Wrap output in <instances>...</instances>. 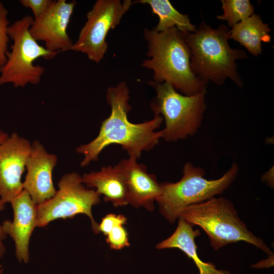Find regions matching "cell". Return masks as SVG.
<instances>
[{
	"mask_svg": "<svg viewBox=\"0 0 274 274\" xmlns=\"http://www.w3.org/2000/svg\"><path fill=\"white\" fill-rule=\"evenodd\" d=\"M129 93L125 82L107 89L106 99L111 107V114L102 121L94 140L76 148V152L83 155L81 167L97 161L101 152L111 145L121 146L129 157L138 159L143 152L149 151L158 144L162 131L156 130L163 122V118L154 114L152 119L142 123L130 122L127 117L131 109Z\"/></svg>",
	"mask_w": 274,
	"mask_h": 274,
	"instance_id": "6da1fadb",
	"label": "cell"
},
{
	"mask_svg": "<svg viewBox=\"0 0 274 274\" xmlns=\"http://www.w3.org/2000/svg\"><path fill=\"white\" fill-rule=\"evenodd\" d=\"M147 42V56L142 65L153 72L152 81L168 83L182 94L191 96L207 89L206 82L191 68V52L183 33L176 27L157 31L154 27L143 31Z\"/></svg>",
	"mask_w": 274,
	"mask_h": 274,
	"instance_id": "7a4b0ae2",
	"label": "cell"
},
{
	"mask_svg": "<svg viewBox=\"0 0 274 274\" xmlns=\"http://www.w3.org/2000/svg\"><path fill=\"white\" fill-rule=\"evenodd\" d=\"M229 31L224 24L214 29L202 21L195 32L182 33L191 52V68L197 77L218 85L229 78L242 87L236 60L245 59L247 55L242 49L230 47Z\"/></svg>",
	"mask_w": 274,
	"mask_h": 274,
	"instance_id": "3957f363",
	"label": "cell"
},
{
	"mask_svg": "<svg viewBox=\"0 0 274 274\" xmlns=\"http://www.w3.org/2000/svg\"><path fill=\"white\" fill-rule=\"evenodd\" d=\"M180 217L193 226L200 227L208 235L215 250L231 243L244 241L268 255L273 254L265 242L247 228L232 203L224 197H213L190 205L183 211Z\"/></svg>",
	"mask_w": 274,
	"mask_h": 274,
	"instance_id": "277c9868",
	"label": "cell"
},
{
	"mask_svg": "<svg viewBox=\"0 0 274 274\" xmlns=\"http://www.w3.org/2000/svg\"><path fill=\"white\" fill-rule=\"evenodd\" d=\"M238 172V165L234 163L221 177L208 180L204 178L203 168L186 162L180 181L160 183L161 192L156 200L159 212L170 223H175L188 206L224 192L235 180Z\"/></svg>",
	"mask_w": 274,
	"mask_h": 274,
	"instance_id": "5b68a950",
	"label": "cell"
},
{
	"mask_svg": "<svg viewBox=\"0 0 274 274\" xmlns=\"http://www.w3.org/2000/svg\"><path fill=\"white\" fill-rule=\"evenodd\" d=\"M155 91L151 102L154 114L159 115L165 122L162 139L167 142L184 140L195 134L200 126L206 109L207 89L191 96L178 92L169 83H147Z\"/></svg>",
	"mask_w": 274,
	"mask_h": 274,
	"instance_id": "8992f818",
	"label": "cell"
},
{
	"mask_svg": "<svg viewBox=\"0 0 274 274\" xmlns=\"http://www.w3.org/2000/svg\"><path fill=\"white\" fill-rule=\"evenodd\" d=\"M33 18L25 16L9 25L8 33L13 41L7 60L0 67V85L11 83L16 87L40 83L45 68L34 62L40 58L52 59L57 54L39 44L31 36L29 28Z\"/></svg>",
	"mask_w": 274,
	"mask_h": 274,
	"instance_id": "52a82bcc",
	"label": "cell"
},
{
	"mask_svg": "<svg viewBox=\"0 0 274 274\" xmlns=\"http://www.w3.org/2000/svg\"><path fill=\"white\" fill-rule=\"evenodd\" d=\"M57 186L58 189L52 198L37 205V227H44L53 220L72 219L82 214L89 218L93 232L99 233L92 208L100 203V195L94 189L87 188L76 172L64 174Z\"/></svg>",
	"mask_w": 274,
	"mask_h": 274,
	"instance_id": "ba28073f",
	"label": "cell"
},
{
	"mask_svg": "<svg viewBox=\"0 0 274 274\" xmlns=\"http://www.w3.org/2000/svg\"><path fill=\"white\" fill-rule=\"evenodd\" d=\"M132 4L131 0L96 1L86 14L87 20L71 50L84 53L90 60L99 63L108 50V33L120 24Z\"/></svg>",
	"mask_w": 274,
	"mask_h": 274,
	"instance_id": "9c48e42d",
	"label": "cell"
},
{
	"mask_svg": "<svg viewBox=\"0 0 274 274\" xmlns=\"http://www.w3.org/2000/svg\"><path fill=\"white\" fill-rule=\"evenodd\" d=\"M76 4L75 1H54L43 14L33 19L29 28L33 38L44 42L45 48L51 52L71 50L74 43L67 29Z\"/></svg>",
	"mask_w": 274,
	"mask_h": 274,
	"instance_id": "30bf717a",
	"label": "cell"
},
{
	"mask_svg": "<svg viewBox=\"0 0 274 274\" xmlns=\"http://www.w3.org/2000/svg\"><path fill=\"white\" fill-rule=\"evenodd\" d=\"M31 149L29 141L16 132L0 145V198L5 203L23 190L21 179Z\"/></svg>",
	"mask_w": 274,
	"mask_h": 274,
	"instance_id": "8fae6325",
	"label": "cell"
},
{
	"mask_svg": "<svg viewBox=\"0 0 274 274\" xmlns=\"http://www.w3.org/2000/svg\"><path fill=\"white\" fill-rule=\"evenodd\" d=\"M57 162L56 155L49 153L39 141H33L25 165L27 173L23 188L37 205L52 198L56 192L52 172Z\"/></svg>",
	"mask_w": 274,
	"mask_h": 274,
	"instance_id": "7c38bea8",
	"label": "cell"
},
{
	"mask_svg": "<svg viewBox=\"0 0 274 274\" xmlns=\"http://www.w3.org/2000/svg\"><path fill=\"white\" fill-rule=\"evenodd\" d=\"M10 203L13 210V220L4 221L2 227L4 233L11 236L15 242L18 260L27 263L29 259L30 238L37 227V204L24 189Z\"/></svg>",
	"mask_w": 274,
	"mask_h": 274,
	"instance_id": "4fadbf2b",
	"label": "cell"
},
{
	"mask_svg": "<svg viewBox=\"0 0 274 274\" xmlns=\"http://www.w3.org/2000/svg\"><path fill=\"white\" fill-rule=\"evenodd\" d=\"M137 160L129 157L117 164L125 178L128 204L135 208L143 207L152 211L154 202L161 192L160 183L155 175L148 173L146 165Z\"/></svg>",
	"mask_w": 274,
	"mask_h": 274,
	"instance_id": "5bb4252c",
	"label": "cell"
},
{
	"mask_svg": "<svg viewBox=\"0 0 274 274\" xmlns=\"http://www.w3.org/2000/svg\"><path fill=\"white\" fill-rule=\"evenodd\" d=\"M81 177L83 184L103 195L106 202H111L115 207L128 204L125 178L117 164L103 166L99 171L84 173Z\"/></svg>",
	"mask_w": 274,
	"mask_h": 274,
	"instance_id": "9a60e30c",
	"label": "cell"
},
{
	"mask_svg": "<svg viewBox=\"0 0 274 274\" xmlns=\"http://www.w3.org/2000/svg\"><path fill=\"white\" fill-rule=\"evenodd\" d=\"M178 224L175 232L169 237L156 245L157 249L177 248L192 259L199 269V274H231L225 270L216 269L212 263L204 262L197 256V246L195 238L200 235L198 229L193 230V226L179 217Z\"/></svg>",
	"mask_w": 274,
	"mask_h": 274,
	"instance_id": "2e32d148",
	"label": "cell"
},
{
	"mask_svg": "<svg viewBox=\"0 0 274 274\" xmlns=\"http://www.w3.org/2000/svg\"><path fill=\"white\" fill-rule=\"evenodd\" d=\"M270 31L268 24L264 23L259 15L254 13L233 26L229 31V38L238 42L257 57L262 53V42H270Z\"/></svg>",
	"mask_w": 274,
	"mask_h": 274,
	"instance_id": "e0dca14e",
	"label": "cell"
},
{
	"mask_svg": "<svg viewBox=\"0 0 274 274\" xmlns=\"http://www.w3.org/2000/svg\"><path fill=\"white\" fill-rule=\"evenodd\" d=\"M132 3L150 6L152 13L159 18L158 23L154 27L157 31L175 27L183 33L196 31V25L191 23L188 15L180 13L168 0H139Z\"/></svg>",
	"mask_w": 274,
	"mask_h": 274,
	"instance_id": "ac0fdd59",
	"label": "cell"
},
{
	"mask_svg": "<svg viewBox=\"0 0 274 274\" xmlns=\"http://www.w3.org/2000/svg\"><path fill=\"white\" fill-rule=\"evenodd\" d=\"M223 14L217 16L220 20H226L232 27L248 18L254 13V6L249 0H222Z\"/></svg>",
	"mask_w": 274,
	"mask_h": 274,
	"instance_id": "d6986e66",
	"label": "cell"
},
{
	"mask_svg": "<svg viewBox=\"0 0 274 274\" xmlns=\"http://www.w3.org/2000/svg\"><path fill=\"white\" fill-rule=\"evenodd\" d=\"M8 11L4 4L0 1V67L7 60V53L8 51L9 37L8 33L10 22L8 19Z\"/></svg>",
	"mask_w": 274,
	"mask_h": 274,
	"instance_id": "ffe728a7",
	"label": "cell"
},
{
	"mask_svg": "<svg viewBox=\"0 0 274 274\" xmlns=\"http://www.w3.org/2000/svg\"><path fill=\"white\" fill-rule=\"evenodd\" d=\"M106 236L107 242L112 249L120 250L130 246L128 233L123 225L115 226Z\"/></svg>",
	"mask_w": 274,
	"mask_h": 274,
	"instance_id": "44dd1931",
	"label": "cell"
},
{
	"mask_svg": "<svg viewBox=\"0 0 274 274\" xmlns=\"http://www.w3.org/2000/svg\"><path fill=\"white\" fill-rule=\"evenodd\" d=\"M127 218L121 214H108L102 218L98 226V232H102L107 235L110 230L115 226L126 224Z\"/></svg>",
	"mask_w": 274,
	"mask_h": 274,
	"instance_id": "7402d4cb",
	"label": "cell"
},
{
	"mask_svg": "<svg viewBox=\"0 0 274 274\" xmlns=\"http://www.w3.org/2000/svg\"><path fill=\"white\" fill-rule=\"evenodd\" d=\"M52 0H20L21 5L31 10L34 16L33 19H37L43 14L52 4Z\"/></svg>",
	"mask_w": 274,
	"mask_h": 274,
	"instance_id": "603a6c76",
	"label": "cell"
},
{
	"mask_svg": "<svg viewBox=\"0 0 274 274\" xmlns=\"http://www.w3.org/2000/svg\"><path fill=\"white\" fill-rule=\"evenodd\" d=\"M5 204L0 198V211L5 209ZM6 237L7 235L3 231L2 226L0 225V258L3 256L5 252V247L3 241Z\"/></svg>",
	"mask_w": 274,
	"mask_h": 274,
	"instance_id": "cb8c5ba5",
	"label": "cell"
},
{
	"mask_svg": "<svg viewBox=\"0 0 274 274\" xmlns=\"http://www.w3.org/2000/svg\"><path fill=\"white\" fill-rule=\"evenodd\" d=\"M263 181L266 182L267 184L271 187L273 186V169L270 168L267 172L262 177Z\"/></svg>",
	"mask_w": 274,
	"mask_h": 274,
	"instance_id": "d4e9b609",
	"label": "cell"
},
{
	"mask_svg": "<svg viewBox=\"0 0 274 274\" xmlns=\"http://www.w3.org/2000/svg\"><path fill=\"white\" fill-rule=\"evenodd\" d=\"M9 137L8 134L0 129V145Z\"/></svg>",
	"mask_w": 274,
	"mask_h": 274,
	"instance_id": "484cf974",
	"label": "cell"
},
{
	"mask_svg": "<svg viewBox=\"0 0 274 274\" xmlns=\"http://www.w3.org/2000/svg\"><path fill=\"white\" fill-rule=\"evenodd\" d=\"M3 271V268L2 265H0V274L2 273Z\"/></svg>",
	"mask_w": 274,
	"mask_h": 274,
	"instance_id": "4316f807",
	"label": "cell"
}]
</instances>
